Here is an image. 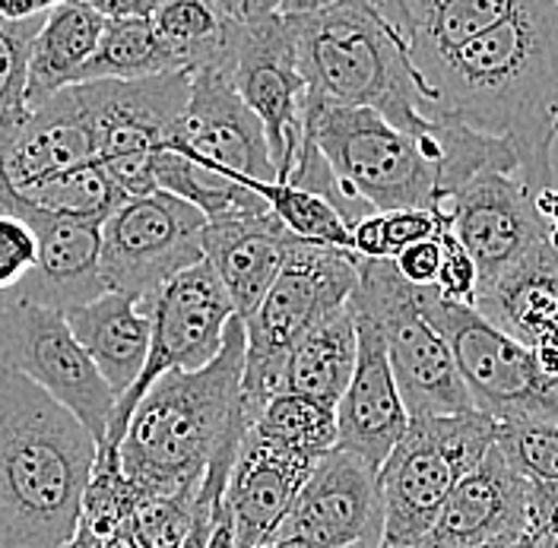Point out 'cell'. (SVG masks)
<instances>
[{
	"label": "cell",
	"instance_id": "cell-1",
	"mask_svg": "<svg viewBox=\"0 0 558 548\" xmlns=\"http://www.w3.org/2000/svg\"><path fill=\"white\" fill-rule=\"evenodd\" d=\"M428 121L505 139L521 159L523 187H553L558 114V3L514 0L511 13L463 45L422 83Z\"/></svg>",
	"mask_w": 558,
	"mask_h": 548
},
{
	"label": "cell",
	"instance_id": "cell-2",
	"mask_svg": "<svg viewBox=\"0 0 558 548\" xmlns=\"http://www.w3.org/2000/svg\"><path fill=\"white\" fill-rule=\"evenodd\" d=\"M99 447L16 375H0V548H70Z\"/></svg>",
	"mask_w": 558,
	"mask_h": 548
},
{
	"label": "cell",
	"instance_id": "cell-3",
	"mask_svg": "<svg viewBox=\"0 0 558 548\" xmlns=\"http://www.w3.org/2000/svg\"><path fill=\"white\" fill-rule=\"evenodd\" d=\"M242 375L244 324L232 317L207 368L172 372L146 390L118 445V470L140 498L201 488L213 456L242 445L247 431Z\"/></svg>",
	"mask_w": 558,
	"mask_h": 548
},
{
	"label": "cell",
	"instance_id": "cell-4",
	"mask_svg": "<svg viewBox=\"0 0 558 548\" xmlns=\"http://www.w3.org/2000/svg\"><path fill=\"white\" fill-rule=\"evenodd\" d=\"M295 38L308 102L378 111L403 134L422 137L428 102L397 33L365 0H282Z\"/></svg>",
	"mask_w": 558,
	"mask_h": 548
},
{
	"label": "cell",
	"instance_id": "cell-5",
	"mask_svg": "<svg viewBox=\"0 0 558 548\" xmlns=\"http://www.w3.org/2000/svg\"><path fill=\"white\" fill-rule=\"evenodd\" d=\"M305 139L333 174L337 206L349 229L372 212H438L445 162L438 121L413 137L387 124L378 111L308 102Z\"/></svg>",
	"mask_w": 558,
	"mask_h": 548
},
{
	"label": "cell",
	"instance_id": "cell-6",
	"mask_svg": "<svg viewBox=\"0 0 558 548\" xmlns=\"http://www.w3.org/2000/svg\"><path fill=\"white\" fill-rule=\"evenodd\" d=\"M498 425L483 412L410 418L378 470L384 504L381 548H418L432 533L457 482L495 447Z\"/></svg>",
	"mask_w": 558,
	"mask_h": 548
},
{
	"label": "cell",
	"instance_id": "cell-7",
	"mask_svg": "<svg viewBox=\"0 0 558 548\" xmlns=\"http://www.w3.org/2000/svg\"><path fill=\"white\" fill-rule=\"evenodd\" d=\"M359 282L352 251L299 244L267 289L264 302L244 317L242 400L247 425L282 390L286 355L320 317L343 308Z\"/></svg>",
	"mask_w": 558,
	"mask_h": 548
},
{
	"label": "cell",
	"instance_id": "cell-8",
	"mask_svg": "<svg viewBox=\"0 0 558 548\" xmlns=\"http://www.w3.org/2000/svg\"><path fill=\"white\" fill-rule=\"evenodd\" d=\"M359 260V282L349 310L381 330L393 383L410 418L466 415L473 400L441 333L418 308V289L403 282L390 260Z\"/></svg>",
	"mask_w": 558,
	"mask_h": 548
},
{
	"label": "cell",
	"instance_id": "cell-9",
	"mask_svg": "<svg viewBox=\"0 0 558 548\" xmlns=\"http://www.w3.org/2000/svg\"><path fill=\"white\" fill-rule=\"evenodd\" d=\"M418 308L441 333L473 400V410L495 425L553 422L558 425V377L526 349L470 305H453L435 289H418Z\"/></svg>",
	"mask_w": 558,
	"mask_h": 548
},
{
	"label": "cell",
	"instance_id": "cell-10",
	"mask_svg": "<svg viewBox=\"0 0 558 548\" xmlns=\"http://www.w3.org/2000/svg\"><path fill=\"white\" fill-rule=\"evenodd\" d=\"M207 216L172 194L128 197L102 222L99 273L105 292L153 308L166 285L204 260Z\"/></svg>",
	"mask_w": 558,
	"mask_h": 548
},
{
	"label": "cell",
	"instance_id": "cell-11",
	"mask_svg": "<svg viewBox=\"0 0 558 548\" xmlns=\"http://www.w3.org/2000/svg\"><path fill=\"white\" fill-rule=\"evenodd\" d=\"M235 13L239 38L226 80L260 121L277 178L286 181L302 149L308 105L295 38L274 0H235Z\"/></svg>",
	"mask_w": 558,
	"mask_h": 548
},
{
	"label": "cell",
	"instance_id": "cell-12",
	"mask_svg": "<svg viewBox=\"0 0 558 548\" xmlns=\"http://www.w3.org/2000/svg\"><path fill=\"white\" fill-rule=\"evenodd\" d=\"M93 127L96 162L128 194H153V162L169 149L191 99L187 73H162L134 83L73 86Z\"/></svg>",
	"mask_w": 558,
	"mask_h": 548
},
{
	"label": "cell",
	"instance_id": "cell-13",
	"mask_svg": "<svg viewBox=\"0 0 558 548\" xmlns=\"http://www.w3.org/2000/svg\"><path fill=\"white\" fill-rule=\"evenodd\" d=\"M0 375H16L51 397L89 431L102 450L105 428L118 397L105 383L64 314L13 299L0 308Z\"/></svg>",
	"mask_w": 558,
	"mask_h": 548
},
{
	"label": "cell",
	"instance_id": "cell-14",
	"mask_svg": "<svg viewBox=\"0 0 558 548\" xmlns=\"http://www.w3.org/2000/svg\"><path fill=\"white\" fill-rule=\"evenodd\" d=\"M232 317H235L232 299L207 260H201L197 267H191L187 273H181L166 285V292L149 308L153 333H149L146 365L140 372L137 383L114 403L99 456L118 453L131 415L159 377L172 375V372L194 375L207 368L222 349L226 327Z\"/></svg>",
	"mask_w": 558,
	"mask_h": 548
},
{
	"label": "cell",
	"instance_id": "cell-15",
	"mask_svg": "<svg viewBox=\"0 0 558 548\" xmlns=\"http://www.w3.org/2000/svg\"><path fill=\"white\" fill-rule=\"evenodd\" d=\"M438 212L476 267V299L498 285L511 270H518L539 244L549 241L546 226L536 212V197L523 187L521 174H476L460 184Z\"/></svg>",
	"mask_w": 558,
	"mask_h": 548
},
{
	"label": "cell",
	"instance_id": "cell-16",
	"mask_svg": "<svg viewBox=\"0 0 558 548\" xmlns=\"http://www.w3.org/2000/svg\"><path fill=\"white\" fill-rule=\"evenodd\" d=\"M381 533L378 470L362 456L333 447L314 463L312 476L277 529L274 546L381 548Z\"/></svg>",
	"mask_w": 558,
	"mask_h": 548
},
{
	"label": "cell",
	"instance_id": "cell-17",
	"mask_svg": "<svg viewBox=\"0 0 558 548\" xmlns=\"http://www.w3.org/2000/svg\"><path fill=\"white\" fill-rule=\"evenodd\" d=\"M169 149L247 184H277V166L260 121L232 93L222 73H194L191 99L174 127Z\"/></svg>",
	"mask_w": 558,
	"mask_h": 548
},
{
	"label": "cell",
	"instance_id": "cell-18",
	"mask_svg": "<svg viewBox=\"0 0 558 548\" xmlns=\"http://www.w3.org/2000/svg\"><path fill=\"white\" fill-rule=\"evenodd\" d=\"M533 529V482L492 447L486 460L457 482L418 548H498Z\"/></svg>",
	"mask_w": 558,
	"mask_h": 548
},
{
	"label": "cell",
	"instance_id": "cell-19",
	"mask_svg": "<svg viewBox=\"0 0 558 548\" xmlns=\"http://www.w3.org/2000/svg\"><path fill=\"white\" fill-rule=\"evenodd\" d=\"M0 212L20 216L38 241L33 273L16 289V299L41 308L70 310L105 295L99 254H102V226L68 216H51L16 200L0 187Z\"/></svg>",
	"mask_w": 558,
	"mask_h": 548
},
{
	"label": "cell",
	"instance_id": "cell-20",
	"mask_svg": "<svg viewBox=\"0 0 558 548\" xmlns=\"http://www.w3.org/2000/svg\"><path fill=\"white\" fill-rule=\"evenodd\" d=\"M317 460L270 445L251 428L244 431L232 476L222 491V504L235 523V548L274 546L277 529Z\"/></svg>",
	"mask_w": 558,
	"mask_h": 548
},
{
	"label": "cell",
	"instance_id": "cell-21",
	"mask_svg": "<svg viewBox=\"0 0 558 548\" xmlns=\"http://www.w3.org/2000/svg\"><path fill=\"white\" fill-rule=\"evenodd\" d=\"M355 372L347 393L337 403V447L381 470L390 450L403 438L410 415L403 410L400 390L390 375L381 330L372 320L355 317Z\"/></svg>",
	"mask_w": 558,
	"mask_h": 548
},
{
	"label": "cell",
	"instance_id": "cell-22",
	"mask_svg": "<svg viewBox=\"0 0 558 548\" xmlns=\"http://www.w3.org/2000/svg\"><path fill=\"white\" fill-rule=\"evenodd\" d=\"M305 241L292 239L267 209L213 219L204 229V260L232 299L235 317H251L282 270L286 257Z\"/></svg>",
	"mask_w": 558,
	"mask_h": 548
},
{
	"label": "cell",
	"instance_id": "cell-23",
	"mask_svg": "<svg viewBox=\"0 0 558 548\" xmlns=\"http://www.w3.org/2000/svg\"><path fill=\"white\" fill-rule=\"evenodd\" d=\"M375 7L400 38L422 86L463 45L501 23L514 0H381Z\"/></svg>",
	"mask_w": 558,
	"mask_h": 548
},
{
	"label": "cell",
	"instance_id": "cell-24",
	"mask_svg": "<svg viewBox=\"0 0 558 548\" xmlns=\"http://www.w3.org/2000/svg\"><path fill=\"white\" fill-rule=\"evenodd\" d=\"M473 308L501 333L536 352L558 377V247L539 244L518 270L476 299Z\"/></svg>",
	"mask_w": 558,
	"mask_h": 548
},
{
	"label": "cell",
	"instance_id": "cell-25",
	"mask_svg": "<svg viewBox=\"0 0 558 548\" xmlns=\"http://www.w3.org/2000/svg\"><path fill=\"white\" fill-rule=\"evenodd\" d=\"M64 320L73 340L83 345L96 372L121 400L137 383L149 355V310L118 292H105L80 308L64 310Z\"/></svg>",
	"mask_w": 558,
	"mask_h": 548
},
{
	"label": "cell",
	"instance_id": "cell-26",
	"mask_svg": "<svg viewBox=\"0 0 558 548\" xmlns=\"http://www.w3.org/2000/svg\"><path fill=\"white\" fill-rule=\"evenodd\" d=\"M105 16L89 3H54L29 48L26 64V105L38 108L58 93L80 83V73L93 61L99 38H102Z\"/></svg>",
	"mask_w": 558,
	"mask_h": 548
},
{
	"label": "cell",
	"instance_id": "cell-27",
	"mask_svg": "<svg viewBox=\"0 0 558 548\" xmlns=\"http://www.w3.org/2000/svg\"><path fill=\"white\" fill-rule=\"evenodd\" d=\"M149 23L178 73H229L239 38L235 0H159Z\"/></svg>",
	"mask_w": 558,
	"mask_h": 548
},
{
	"label": "cell",
	"instance_id": "cell-28",
	"mask_svg": "<svg viewBox=\"0 0 558 548\" xmlns=\"http://www.w3.org/2000/svg\"><path fill=\"white\" fill-rule=\"evenodd\" d=\"M355 355H359V333H355V317L347 302L343 308L320 317L312 330L292 345V352L286 355L279 393L308 397L320 406L337 410L355 372Z\"/></svg>",
	"mask_w": 558,
	"mask_h": 548
},
{
	"label": "cell",
	"instance_id": "cell-29",
	"mask_svg": "<svg viewBox=\"0 0 558 548\" xmlns=\"http://www.w3.org/2000/svg\"><path fill=\"white\" fill-rule=\"evenodd\" d=\"M162 73H178L153 33L149 16L137 20H105L99 48L80 73V83H134Z\"/></svg>",
	"mask_w": 558,
	"mask_h": 548
},
{
	"label": "cell",
	"instance_id": "cell-30",
	"mask_svg": "<svg viewBox=\"0 0 558 548\" xmlns=\"http://www.w3.org/2000/svg\"><path fill=\"white\" fill-rule=\"evenodd\" d=\"M247 428L267 438L270 445L286 447L302 456H314V460L337 447V410L320 406L308 397H295V393L274 397Z\"/></svg>",
	"mask_w": 558,
	"mask_h": 548
},
{
	"label": "cell",
	"instance_id": "cell-31",
	"mask_svg": "<svg viewBox=\"0 0 558 548\" xmlns=\"http://www.w3.org/2000/svg\"><path fill=\"white\" fill-rule=\"evenodd\" d=\"M33 209L51 212V216H68V219H83V222H99L128 200V194L111 181L99 162L83 166L76 172L61 174L41 187L29 191L26 197H16Z\"/></svg>",
	"mask_w": 558,
	"mask_h": 548
},
{
	"label": "cell",
	"instance_id": "cell-32",
	"mask_svg": "<svg viewBox=\"0 0 558 548\" xmlns=\"http://www.w3.org/2000/svg\"><path fill=\"white\" fill-rule=\"evenodd\" d=\"M270 212L282 222V229L292 239L317 244V247H337V251H352V229L349 222L327 204L324 197L299 191L292 184H247Z\"/></svg>",
	"mask_w": 558,
	"mask_h": 548
},
{
	"label": "cell",
	"instance_id": "cell-33",
	"mask_svg": "<svg viewBox=\"0 0 558 548\" xmlns=\"http://www.w3.org/2000/svg\"><path fill=\"white\" fill-rule=\"evenodd\" d=\"M441 212L400 209V212H372L352 226V254L362 260H397L407 247L435 239L441 232Z\"/></svg>",
	"mask_w": 558,
	"mask_h": 548
},
{
	"label": "cell",
	"instance_id": "cell-34",
	"mask_svg": "<svg viewBox=\"0 0 558 548\" xmlns=\"http://www.w3.org/2000/svg\"><path fill=\"white\" fill-rule=\"evenodd\" d=\"M498 453L514 473L533 485L558 488V425L553 422H511L498 425Z\"/></svg>",
	"mask_w": 558,
	"mask_h": 548
},
{
	"label": "cell",
	"instance_id": "cell-35",
	"mask_svg": "<svg viewBox=\"0 0 558 548\" xmlns=\"http://www.w3.org/2000/svg\"><path fill=\"white\" fill-rule=\"evenodd\" d=\"M197 491H178L166 498H140V508L131 520V539L137 548H181L191 520H194V501Z\"/></svg>",
	"mask_w": 558,
	"mask_h": 548
},
{
	"label": "cell",
	"instance_id": "cell-36",
	"mask_svg": "<svg viewBox=\"0 0 558 548\" xmlns=\"http://www.w3.org/2000/svg\"><path fill=\"white\" fill-rule=\"evenodd\" d=\"M35 257L38 241L33 229L13 212H0V292L20 289V282L33 273Z\"/></svg>",
	"mask_w": 558,
	"mask_h": 548
},
{
	"label": "cell",
	"instance_id": "cell-37",
	"mask_svg": "<svg viewBox=\"0 0 558 548\" xmlns=\"http://www.w3.org/2000/svg\"><path fill=\"white\" fill-rule=\"evenodd\" d=\"M435 292L453 305H470V308L476 305V292H480L476 267L470 254L460 247V241L448 232V226H441V273L435 282Z\"/></svg>",
	"mask_w": 558,
	"mask_h": 548
},
{
	"label": "cell",
	"instance_id": "cell-38",
	"mask_svg": "<svg viewBox=\"0 0 558 548\" xmlns=\"http://www.w3.org/2000/svg\"><path fill=\"white\" fill-rule=\"evenodd\" d=\"M390 264L400 273V279L410 282L413 289H435L438 273H441V232L435 239L418 241L413 247H407Z\"/></svg>",
	"mask_w": 558,
	"mask_h": 548
},
{
	"label": "cell",
	"instance_id": "cell-39",
	"mask_svg": "<svg viewBox=\"0 0 558 548\" xmlns=\"http://www.w3.org/2000/svg\"><path fill=\"white\" fill-rule=\"evenodd\" d=\"M54 3H13V0H0V20L3 23H29L38 20L51 10Z\"/></svg>",
	"mask_w": 558,
	"mask_h": 548
},
{
	"label": "cell",
	"instance_id": "cell-40",
	"mask_svg": "<svg viewBox=\"0 0 558 548\" xmlns=\"http://www.w3.org/2000/svg\"><path fill=\"white\" fill-rule=\"evenodd\" d=\"M536 212H539V219H543V226H546L549 244H556L558 247V191L556 187H549V191H543V194L536 197Z\"/></svg>",
	"mask_w": 558,
	"mask_h": 548
},
{
	"label": "cell",
	"instance_id": "cell-41",
	"mask_svg": "<svg viewBox=\"0 0 558 548\" xmlns=\"http://www.w3.org/2000/svg\"><path fill=\"white\" fill-rule=\"evenodd\" d=\"M498 548H556V539L549 533H543V529H533V533H523V536Z\"/></svg>",
	"mask_w": 558,
	"mask_h": 548
},
{
	"label": "cell",
	"instance_id": "cell-42",
	"mask_svg": "<svg viewBox=\"0 0 558 548\" xmlns=\"http://www.w3.org/2000/svg\"><path fill=\"white\" fill-rule=\"evenodd\" d=\"M553 134H556V137H558V114H556V124H553Z\"/></svg>",
	"mask_w": 558,
	"mask_h": 548
},
{
	"label": "cell",
	"instance_id": "cell-43",
	"mask_svg": "<svg viewBox=\"0 0 558 548\" xmlns=\"http://www.w3.org/2000/svg\"><path fill=\"white\" fill-rule=\"evenodd\" d=\"M274 548H302V546H274Z\"/></svg>",
	"mask_w": 558,
	"mask_h": 548
}]
</instances>
